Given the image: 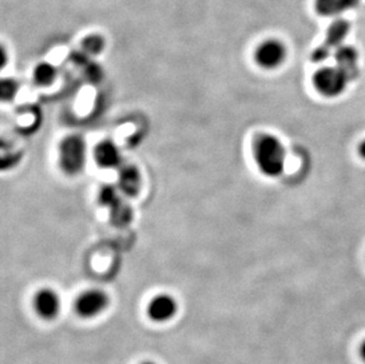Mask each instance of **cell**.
I'll use <instances>...</instances> for the list:
<instances>
[{"mask_svg": "<svg viewBox=\"0 0 365 364\" xmlns=\"http://www.w3.org/2000/svg\"><path fill=\"white\" fill-rule=\"evenodd\" d=\"M255 165L267 178L282 176L285 169L286 149L272 134H260L253 143Z\"/></svg>", "mask_w": 365, "mask_h": 364, "instance_id": "cell-1", "label": "cell"}, {"mask_svg": "<svg viewBox=\"0 0 365 364\" xmlns=\"http://www.w3.org/2000/svg\"><path fill=\"white\" fill-rule=\"evenodd\" d=\"M59 166L68 176L82 172L86 162V143L80 135H69L59 145Z\"/></svg>", "mask_w": 365, "mask_h": 364, "instance_id": "cell-2", "label": "cell"}, {"mask_svg": "<svg viewBox=\"0 0 365 364\" xmlns=\"http://www.w3.org/2000/svg\"><path fill=\"white\" fill-rule=\"evenodd\" d=\"M352 79L338 66H324L314 74V86L322 96L334 98L348 89Z\"/></svg>", "mask_w": 365, "mask_h": 364, "instance_id": "cell-3", "label": "cell"}, {"mask_svg": "<svg viewBox=\"0 0 365 364\" xmlns=\"http://www.w3.org/2000/svg\"><path fill=\"white\" fill-rule=\"evenodd\" d=\"M287 57V48L283 41L269 38L258 45L255 52V61L264 70H274L283 66Z\"/></svg>", "mask_w": 365, "mask_h": 364, "instance_id": "cell-4", "label": "cell"}, {"mask_svg": "<svg viewBox=\"0 0 365 364\" xmlns=\"http://www.w3.org/2000/svg\"><path fill=\"white\" fill-rule=\"evenodd\" d=\"M109 304L107 293L101 290H89L78 297L76 311L81 317L93 318L103 313Z\"/></svg>", "mask_w": 365, "mask_h": 364, "instance_id": "cell-5", "label": "cell"}, {"mask_svg": "<svg viewBox=\"0 0 365 364\" xmlns=\"http://www.w3.org/2000/svg\"><path fill=\"white\" fill-rule=\"evenodd\" d=\"M93 158L101 168L113 169L122 166L120 148L110 140H103L95 147Z\"/></svg>", "mask_w": 365, "mask_h": 364, "instance_id": "cell-6", "label": "cell"}, {"mask_svg": "<svg viewBox=\"0 0 365 364\" xmlns=\"http://www.w3.org/2000/svg\"><path fill=\"white\" fill-rule=\"evenodd\" d=\"M178 311V303L172 295H159L152 299L148 305V316L154 322H168L175 316Z\"/></svg>", "mask_w": 365, "mask_h": 364, "instance_id": "cell-7", "label": "cell"}, {"mask_svg": "<svg viewBox=\"0 0 365 364\" xmlns=\"http://www.w3.org/2000/svg\"><path fill=\"white\" fill-rule=\"evenodd\" d=\"M36 311L44 320H53L58 316L61 310V299L59 295L51 289H43L36 295Z\"/></svg>", "mask_w": 365, "mask_h": 364, "instance_id": "cell-8", "label": "cell"}, {"mask_svg": "<svg viewBox=\"0 0 365 364\" xmlns=\"http://www.w3.org/2000/svg\"><path fill=\"white\" fill-rule=\"evenodd\" d=\"M142 187V176L134 165H122L118 172V189L124 196H138Z\"/></svg>", "mask_w": 365, "mask_h": 364, "instance_id": "cell-9", "label": "cell"}, {"mask_svg": "<svg viewBox=\"0 0 365 364\" xmlns=\"http://www.w3.org/2000/svg\"><path fill=\"white\" fill-rule=\"evenodd\" d=\"M361 0H316V10L324 17H334L359 6Z\"/></svg>", "mask_w": 365, "mask_h": 364, "instance_id": "cell-10", "label": "cell"}, {"mask_svg": "<svg viewBox=\"0 0 365 364\" xmlns=\"http://www.w3.org/2000/svg\"><path fill=\"white\" fill-rule=\"evenodd\" d=\"M334 61H336V66L345 70L352 79H355L359 74V70H357L359 52L355 48L341 45L334 52Z\"/></svg>", "mask_w": 365, "mask_h": 364, "instance_id": "cell-11", "label": "cell"}, {"mask_svg": "<svg viewBox=\"0 0 365 364\" xmlns=\"http://www.w3.org/2000/svg\"><path fill=\"white\" fill-rule=\"evenodd\" d=\"M57 74H58V70L53 64L48 62H41L35 66L32 77H34V81H35L37 86H48L55 82L56 79H57Z\"/></svg>", "mask_w": 365, "mask_h": 364, "instance_id": "cell-12", "label": "cell"}, {"mask_svg": "<svg viewBox=\"0 0 365 364\" xmlns=\"http://www.w3.org/2000/svg\"><path fill=\"white\" fill-rule=\"evenodd\" d=\"M349 29L350 26L345 21H337L334 24L331 25L327 38L329 49L332 50L334 48L341 46V41L345 36L348 35Z\"/></svg>", "mask_w": 365, "mask_h": 364, "instance_id": "cell-13", "label": "cell"}, {"mask_svg": "<svg viewBox=\"0 0 365 364\" xmlns=\"http://www.w3.org/2000/svg\"><path fill=\"white\" fill-rule=\"evenodd\" d=\"M110 210V218L113 223L116 226H125L133 219V211L123 200H118V203L109 208Z\"/></svg>", "mask_w": 365, "mask_h": 364, "instance_id": "cell-14", "label": "cell"}, {"mask_svg": "<svg viewBox=\"0 0 365 364\" xmlns=\"http://www.w3.org/2000/svg\"><path fill=\"white\" fill-rule=\"evenodd\" d=\"M106 48V39L100 35H90L82 41L83 51L88 55L97 56L103 52Z\"/></svg>", "mask_w": 365, "mask_h": 364, "instance_id": "cell-15", "label": "cell"}, {"mask_svg": "<svg viewBox=\"0 0 365 364\" xmlns=\"http://www.w3.org/2000/svg\"><path fill=\"white\" fill-rule=\"evenodd\" d=\"M120 189L115 188L113 186H106L100 192V201L104 206L110 208L113 205L118 203L121 199L120 196Z\"/></svg>", "mask_w": 365, "mask_h": 364, "instance_id": "cell-16", "label": "cell"}, {"mask_svg": "<svg viewBox=\"0 0 365 364\" xmlns=\"http://www.w3.org/2000/svg\"><path fill=\"white\" fill-rule=\"evenodd\" d=\"M17 91L18 84L16 81H14V79H3L0 93H1V98L4 101L12 100L16 96Z\"/></svg>", "mask_w": 365, "mask_h": 364, "instance_id": "cell-17", "label": "cell"}, {"mask_svg": "<svg viewBox=\"0 0 365 364\" xmlns=\"http://www.w3.org/2000/svg\"><path fill=\"white\" fill-rule=\"evenodd\" d=\"M359 154L363 158H365V141H363L359 146Z\"/></svg>", "mask_w": 365, "mask_h": 364, "instance_id": "cell-18", "label": "cell"}, {"mask_svg": "<svg viewBox=\"0 0 365 364\" xmlns=\"http://www.w3.org/2000/svg\"><path fill=\"white\" fill-rule=\"evenodd\" d=\"M361 356H362L363 360L365 361V342L363 343L362 347H361Z\"/></svg>", "mask_w": 365, "mask_h": 364, "instance_id": "cell-19", "label": "cell"}, {"mask_svg": "<svg viewBox=\"0 0 365 364\" xmlns=\"http://www.w3.org/2000/svg\"><path fill=\"white\" fill-rule=\"evenodd\" d=\"M145 364H155V363H152V362H149V363H145Z\"/></svg>", "mask_w": 365, "mask_h": 364, "instance_id": "cell-20", "label": "cell"}]
</instances>
